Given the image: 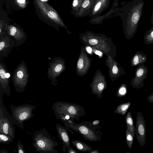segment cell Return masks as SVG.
Wrapping results in <instances>:
<instances>
[{
  "label": "cell",
  "mask_w": 153,
  "mask_h": 153,
  "mask_svg": "<svg viewBox=\"0 0 153 153\" xmlns=\"http://www.w3.org/2000/svg\"><path fill=\"white\" fill-rule=\"evenodd\" d=\"M3 92L0 91V133L15 137V128L11 116L4 105L2 100Z\"/></svg>",
  "instance_id": "cell-5"
},
{
  "label": "cell",
  "mask_w": 153,
  "mask_h": 153,
  "mask_svg": "<svg viewBox=\"0 0 153 153\" xmlns=\"http://www.w3.org/2000/svg\"><path fill=\"white\" fill-rule=\"evenodd\" d=\"M13 139L10 136L0 133V143L3 144H8L13 141Z\"/></svg>",
  "instance_id": "cell-18"
},
{
  "label": "cell",
  "mask_w": 153,
  "mask_h": 153,
  "mask_svg": "<svg viewBox=\"0 0 153 153\" xmlns=\"http://www.w3.org/2000/svg\"><path fill=\"white\" fill-rule=\"evenodd\" d=\"M91 123L82 121L79 123L73 122L70 125V129L81 134L85 139L90 141L97 142L101 139L99 132L96 130Z\"/></svg>",
  "instance_id": "cell-6"
},
{
  "label": "cell",
  "mask_w": 153,
  "mask_h": 153,
  "mask_svg": "<svg viewBox=\"0 0 153 153\" xmlns=\"http://www.w3.org/2000/svg\"><path fill=\"white\" fill-rule=\"evenodd\" d=\"M99 152L98 150H92L91 152L89 153H99Z\"/></svg>",
  "instance_id": "cell-37"
},
{
  "label": "cell",
  "mask_w": 153,
  "mask_h": 153,
  "mask_svg": "<svg viewBox=\"0 0 153 153\" xmlns=\"http://www.w3.org/2000/svg\"><path fill=\"white\" fill-rule=\"evenodd\" d=\"M101 4V2H98L95 6L94 8V10L95 11H97L100 8Z\"/></svg>",
  "instance_id": "cell-27"
},
{
  "label": "cell",
  "mask_w": 153,
  "mask_h": 153,
  "mask_svg": "<svg viewBox=\"0 0 153 153\" xmlns=\"http://www.w3.org/2000/svg\"><path fill=\"white\" fill-rule=\"evenodd\" d=\"M29 74L25 63L22 61L14 70L12 76L13 83L16 91L23 92L28 81Z\"/></svg>",
  "instance_id": "cell-4"
},
{
  "label": "cell",
  "mask_w": 153,
  "mask_h": 153,
  "mask_svg": "<svg viewBox=\"0 0 153 153\" xmlns=\"http://www.w3.org/2000/svg\"><path fill=\"white\" fill-rule=\"evenodd\" d=\"M126 93V89L125 87H121L119 90L117 96L119 97H121L125 96Z\"/></svg>",
  "instance_id": "cell-19"
},
{
  "label": "cell",
  "mask_w": 153,
  "mask_h": 153,
  "mask_svg": "<svg viewBox=\"0 0 153 153\" xmlns=\"http://www.w3.org/2000/svg\"><path fill=\"white\" fill-rule=\"evenodd\" d=\"M139 19V15L137 13H134L132 16L131 20L134 24H136Z\"/></svg>",
  "instance_id": "cell-21"
},
{
  "label": "cell",
  "mask_w": 153,
  "mask_h": 153,
  "mask_svg": "<svg viewBox=\"0 0 153 153\" xmlns=\"http://www.w3.org/2000/svg\"><path fill=\"white\" fill-rule=\"evenodd\" d=\"M15 44L14 39L6 32L0 36V61L2 58L8 56Z\"/></svg>",
  "instance_id": "cell-9"
},
{
  "label": "cell",
  "mask_w": 153,
  "mask_h": 153,
  "mask_svg": "<svg viewBox=\"0 0 153 153\" xmlns=\"http://www.w3.org/2000/svg\"><path fill=\"white\" fill-rule=\"evenodd\" d=\"M125 122L127 128L134 137L135 134V127L133 123L131 113L128 112L125 117Z\"/></svg>",
  "instance_id": "cell-15"
},
{
  "label": "cell",
  "mask_w": 153,
  "mask_h": 153,
  "mask_svg": "<svg viewBox=\"0 0 153 153\" xmlns=\"http://www.w3.org/2000/svg\"><path fill=\"white\" fill-rule=\"evenodd\" d=\"M0 153H8V152L6 150L4 149H3L2 150H0Z\"/></svg>",
  "instance_id": "cell-36"
},
{
  "label": "cell",
  "mask_w": 153,
  "mask_h": 153,
  "mask_svg": "<svg viewBox=\"0 0 153 153\" xmlns=\"http://www.w3.org/2000/svg\"><path fill=\"white\" fill-rule=\"evenodd\" d=\"M100 121L98 120H94L92 123V125L94 126L96 125H98L100 123Z\"/></svg>",
  "instance_id": "cell-32"
},
{
  "label": "cell",
  "mask_w": 153,
  "mask_h": 153,
  "mask_svg": "<svg viewBox=\"0 0 153 153\" xmlns=\"http://www.w3.org/2000/svg\"><path fill=\"white\" fill-rule=\"evenodd\" d=\"M90 3L89 0H85L82 3V7L83 8H85L87 7Z\"/></svg>",
  "instance_id": "cell-28"
},
{
  "label": "cell",
  "mask_w": 153,
  "mask_h": 153,
  "mask_svg": "<svg viewBox=\"0 0 153 153\" xmlns=\"http://www.w3.org/2000/svg\"><path fill=\"white\" fill-rule=\"evenodd\" d=\"M118 68L117 66L114 65V66L112 68V72L113 74H116L118 72Z\"/></svg>",
  "instance_id": "cell-29"
},
{
  "label": "cell",
  "mask_w": 153,
  "mask_h": 153,
  "mask_svg": "<svg viewBox=\"0 0 153 153\" xmlns=\"http://www.w3.org/2000/svg\"><path fill=\"white\" fill-rule=\"evenodd\" d=\"M147 100L149 102L153 103V93L148 96Z\"/></svg>",
  "instance_id": "cell-25"
},
{
  "label": "cell",
  "mask_w": 153,
  "mask_h": 153,
  "mask_svg": "<svg viewBox=\"0 0 153 153\" xmlns=\"http://www.w3.org/2000/svg\"><path fill=\"white\" fill-rule=\"evenodd\" d=\"M10 74L6 66L0 61V91L8 96L10 94L9 86Z\"/></svg>",
  "instance_id": "cell-12"
},
{
  "label": "cell",
  "mask_w": 153,
  "mask_h": 153,
  "mask_svg": "<svg viewBox=\"0 0 153 153\" xmlns=\"http://www.w3.org/2000/svg\"><path fill=\"white\" fill-rule=\"evenodd\" d=\"M17 146L18 152L19 153H26V152L20 140H19L18 141Z\"/></svg>",
  "instance_id": "cell-20"
},
{
  "label": "cell",
  "mask_w": 153,
  "mask_h": 153,
  "mask_svg": "<svg viewBox=\"0 0 153 153\" xmlns=\"http://www.w3.org/2000/svg\"><path fill=\"white\" fill-rule=\"evenodd\" d=\"M52 109L56 118L62 121L67 130L72 134L74 132L70 129V125L75 120L79 121L80 117L85 115L82 107L67 102H56L53 104Z\"/></svg>",
  "instance_id": "cell-1"
},
{
  "label": "cell",
  "mask_w": 153,
  "mask_h": 153,
  "mask_svg": "<svg viewBox=\"0 0 153 153\" xmlns=\"http://www.w3.org/2000/svg\"><path fill=\"white\" fill-rule=\"evenodd\" d=\"M59 139L63 143L62 150L65 152L66 149L67 150L71 147L70 146V138L66 128L58 123H56L55 126Z\"/></svg>",
  "instance_id": "cell-13"
},
{
  "label": "cell",
  "mask_w": 153,
  "mask_h": 153,
  "mask_svg": "<svg viewBox=\"0 0 153 153\" xmlns=\"http://www.w3.org/2000/svg\"><path fill=\"white\" fill-rule=\"evenodd\" d=\"M97 40L95 39H91L89 40V43L91 45H95L98 43Z\"/></svg>",
  "instance_id": "cell-24"
},
{
  "label": "cell",
  "mask_w": 153,
  "mask_h": 153,
  "mask_svg": "<svg viewBox=\"0 0 153 153\" xmlns=\"http://www.w3.org/2000/svg\"><path fill=\"white\" fill-rule=\"evenodd\" d=\"M36 108V106L29 104L17 106L11 105L9 108L14 124L16 125L21 129H23L24 122L34 116L32 111Z\"/></svg>",
  "instance_id": "cell-3"
},
{
  "label": "cell",
  "mask_w": 153,
  "mask_h": 153,
  "mask_svg": "<svg viewBox=\"0 0 153 153\" xmlns=\"http://www.w3.org/2000/svg\"><path fill=\"white\" fill-rule=\"evenodd\" d=\"M36 2L41 12L49 19L59 25H63L58 14L52 7L40 0H36Z\"/></svg>",
  "instance_id": "cell-11"
},
{
  "label": "cell",
  "mask_w": 153,
  "mask_h": 153,
  "mask_svg": "<svg viewBox=\"0 0 153 153\" xmlns=\"http://www.w3.org/2000/svg\"><path fill=\"white\" fill-rule=\"evenodd\" d=\"M95 53L100 56H101L102 55V53L100 51H95Z\"/></svg>",
  "instance_id": "cell-35"
},
{
  "label": "cell",
  "mask_w": 153,
  "mask_h": 153,
  "mask_svg": "<svg viewBox=\"0 0 153 153\" xmlns=\"http://www.w3.org/2000/svg\"><path fill=\"white\" fill-rule=\"evenodd\" d=\"M32 144L36 151L42 153H57L55 147L59 143L52 138L45 128L34 133Z\"/></svg>",
  "instance_id": "cell-2"
},
{
  "label": "cell",
  "mask_w": 153,
  "mask_h": 153,
  "mask_svg": "<svg viewBox=\"0 0 153 153\" xmlns=\"http://www.w3.org/2000/svg\"><path fill=\"white\" fill-rule=\"evenodd\" d=\"M71 143L79 151L88 152H90L93 150L91 146L81 141L76 140H72Z\"/></svg>",
  "instance_id": "cell-14"
},
{
  "label": "cell",
  "mask_w": 153,
  "mask_h": 153,
  "mask_svg": "<svg viewBox=\"0 0 153 153\" xmlns=\"http://www.w3.org/2000/svg\"><path fill=\"white\" fill-rule=\"evenodd\" d=\"M151 36L153 37V31L151 33Z\"/></svg>",
  "instance_id": "cell-38"
},
{
  "label": "cell",
  "mask_w": 153,
  "mask_h": 153,
  "mask_svg": "<svg viewBox=\"0 0 153 153\" xmlns=\"http://www.w3.org/2000/svg\"><path fill=\"white\" fill-rule=\"evenodd\" d=\"M139 62V57L138 56L135 55L133 59V63L134 65H136Z\"/></svg>",
  "instance_id": "cell-23"
},
{
  "label": "cell",
  "mask_w": 153,
  "mask_h": 153,
  "mask_svg": "<svg viewBox=\"0 0 153 153\" xmlns=\"http://www.w3.org/2000/svg\"><path fill=\"white\" fill-rule=\"evenodd\" d=\"M5 30L6 33L11 36L15 42V47L22 45L27 39V35L21 29L13 25H8Z\"/></svg>",
  "instance_id": "cell-10"
},
{
  "label": "cell",
  "mask_w": 153,
  "mask_h": 153,
  "mask_svg": "<svg viewBox=\"0 0 153 153\" xmlns=\"http://www.w3.org/2000/svg\"><path fill=\"white\" fill-rule=\"evenodd\" d=\"M135 133L139 144L141 146L146 143V120L142 113L137 112L136 116Z\"/></svg>",
  "instance_id": "cell-8"
},
{
  "label": "cell",
  "mask_w": 153,
  "mask_h": 153,
  "mask_svg": "<svg viewBox=\"0 0 153 153\" xmlns=\"http://www.w3.org/2000/svg\"><path fill=\"white\" fill-rule=\"evenodd\" d=\"M131 105V103L130 102L120 104L117 106L115 113L122 116H124Z\"/></svg>",
  "instance_id": "cell-16"
},
{
  "label": "cell",
  "mask_w": 153,
  "mask_h": 153,
  "mask_svg": "<svg viewBox=\"0 0 153 153\" xmlns=\"http://www.w3.org/2000/svg\"><path fill=\"white\" fill-rule=\"evenodd\" d=\"M126 143L129 149H130L133 143L134 137L127 128L126 129Z\"/></svg>",
  "instance_id": "cell-17"
},
{
  "label": "cell",
  "mask_w": 153,
  "mask_h": 153,
  "mask_svg": "<svg viewBox=\"0 0 153 153\" xmlns=\"http://www.w3.org/2000/svg\"><path fill=\"white\" fill-rule=\"evenodd\" d=\"M42 1H47V0H41Z\"/></svg>",
  "instance_id": "cell-39"
},
{
  "label": "cell",
  "mask_w": 153,
  "mask_h": 153,
  "mask_svg": "<svg viewBox=\"0 0 153 153\" xmlns=\"http://www.w3.org/2000/svg\"><path fill=\"white\" fill-rule=\"evenodd\" d=\"M63 63L62 59L59 57L54 58L49 63L47 75L53 85H56L57 84L56 78L64 69Z\"/></svg>",
  "instance_id": "cell-7"
},
{
  "label": "cell",
  "mask_w": 153,
  "mask_h": 153,
  "mask_svg": "<svg viewBox=\"0 0 153 153\" xmlns=\"http://www.w3.org/2000/svg\"><path fill=\"white\" fill-rule=\"evenodd\" d=\"M86 50L87 52L89 53H91L92 51V49L90 47H88L86 48Z\"/></svg>",
  "instance_id": "cell-34"
},
{
  "label": "cell",
  "mask_w": 153,
  "mask_h": 153,
  "mask_svg": "<svg viewBox=\"0 0 153 153\" xmlns=\"http://www.w3.org/2000/svg\"><path fill=\"white\" fill-rule=\"evenodd\" d=\"M78 4V1L77 0H74L73 3V6L75 7L77 6Z\"/></svg>",
  "instance_id": "cell-33"
},
{
  "label": "cell",
  "mask_w": 153,
  "mask_h": 153,
  "mask_svg": "<svg viewBox=\"0 0 153 153\" xmlns=\"http://www.w3.org/2000/svg\"><path fill=\"white\" fill-rule=\"evenodd\" d=\"M83 66V61L82 59H80L77 62V67L79 69L82 68Z\"/></svg>",
  "instance_id": "cell-22"
},
{
  "label": "cell",
  "mask_w": 153,
  "mask_h": 153,
  "mask_svg": "<svg viewBox=\"0 0 153 153\" xmlns=\"http://www.w3.org/2000/svg\"><path fill=\"white\" fill-rule=\"evenodd\" d=\"M143 73V70L142 69H139L137 72V75L138 77L141 76Z\"/></svg>",
  "instance_id": "cell-26"
},
{
  "label": "cell",
  "mask_w": 153,
  "mask_h": 153,
  "mask_svg": "<svg viewBox=\"0 0 153 153\" xmlns=\"http://www.w3.org/2000/svg\"><path fill=\"white\" fill-rule=\"evenodd\" d=\"M17 1L21 6L22 7V4H23L25 3V0H17Z\"/></svg>",
  "instance_id": "cell-31"
},
{
  "label": "cell",
  "mask_w": 153,
  "mask_h": 153,
  "mask_svg": "<svg viewBox=\"0 0 153 153\" xmlns=\"http://www.w3.org/2000/svg\"><path fill=\"white\" fill-rule=\"evenodd\" d=\"M68 150V153H77V152L76 150L73 149L71 147L69 148Z\"/></svg>",
  "instance_id": "cell-30"
}]
</instances>
